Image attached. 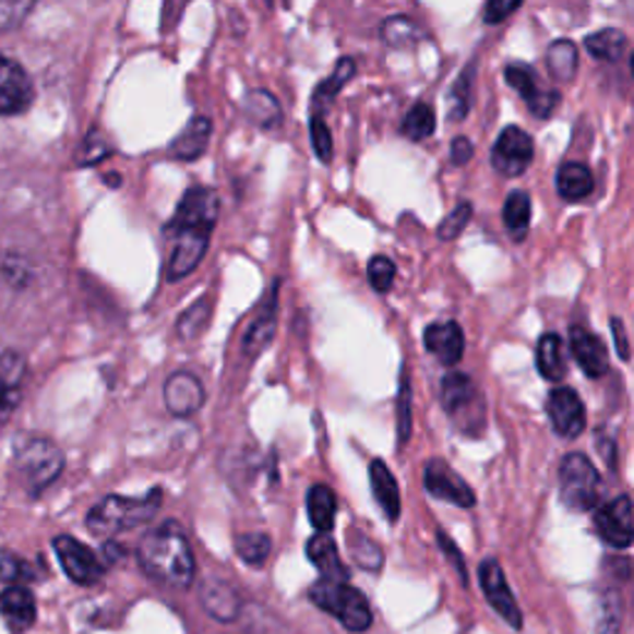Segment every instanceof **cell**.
<instances>
[{
    "instance_id": "cell-1",
    "label": "cell",
    "mask_w": 634,
    "mask_h": 634,
    "mask_svg": "<svg viewBox=\"0 0 634 634\" xmlns=\"http://www.w3.org/2000/svg\"><path fill=\"white\" fill-rule=\"evenodd\" d=\"M218 218V194L214 189L194 187L183 194L181 204L167 226L171 241L167 278L181 280L199 268L208 251L211 234Z\"/></svg>"
},
{
    "instance_id": "cell-2",
    "label": "cell",
    "mask_w": 634,
    "mask_h": 634,
    "mask_svg": "<svg viewBox=\"0 0 634 634\" xmlns=\"http://www.w3.org/2000/svg\"><path fill=\"white\" fill-rule=\"evenodd\" d=\"M140 565L152 581L169 587H189L196 575L194 550L179 523H164L142 540L136 550Z\"/></svg>"
},
{
    "instance_id": "cell-3",
    "label": "cell",
    "mask_w": 634,
    "mask_h": 634,
    "mask_svg": "<svg viewBox=\"0 0 634 634\" xmlns=\"http://www.w3.org/2000/svg\"><path fill=\"white\" fill-rule=\"evenodd\" d=\"M162 505V491L154 489L152 493L140 495V499H127V495H107L99 501L87 516V528L95 536H115V533L130 530L149 523Z\"/></svg>"
},
{
    "instance_id": "cell-4",
    "label": "cell",
    "mask_w": 634,
    "mask_h": 634,
    "mask_svg": "<svg viewBox=\"0 0 634 634\" xmlns=\"http://www.w3.org/2000/svg\"><path fill=\"white\" fill-rule=\"evenodd\" d=\"M441 407L452 424L466 436H481L486 429V402L471 376L452 372L441 382Z\"/></svg>"
},
{
    "instance_id": "cell-5",
    "label": "cell",
    "mask_w": 634,
    "mask_h": 634,
    "mask_svg": "<svg viewBox=\"0 0 634 634\" xmlns=\"http://www.w3.org/2000/svg\"><path fill=\"white\" fill-rule=\"evenodd\" d=\"M310 600L320 610L339 620L345 630L367 632L372 627L370 602H367V597L360 590L347 585V581H325V577H320V583L312 585Z\"/></svg>"
},
{
    "instance_id": "cell-6",
    "label": "cell",
    "mask_w": 634,
    "mask_h": 634,
    "mask_svg": "<svg viewBox=\"0 0 634 634\" xmlns=\"http://www.w3.org/2000/svg\"><path fill=\"white\" fill-rule=\"evenodd\" d=\"M15 471L21 474L25 489L33 495L43 493L65 468V454L48 439H27L15 448Z\"/></svg>"
},
{
    "instance_id": "cell-7",
    "label": "cell",
    "mask_w": 634,
    "mask_h": 634,
    "mask_svg": "<svg viewBox=\"0 0 634 634\" xmlns=\"http://www.w3.org/2000/svg\"><path fill=\"white\" fill-rule=\"evenodd\" d=\"M600 499V474L585 454H567L560 462V501L570 511H593Z\"/></svg>"
},
{
    "instance_id": "cell-8",
    "label": "cell",
    "mask_w": 634,
    "mask_h": 634,
    "mask_svg": "<svg viewBox=\"0 0 634 634\" xmlns=\"http://www.w3.org/2000/svg\"><path fill=\"white\" fill-rule=\"evenodd\" d=\"M533 154H536V146H533L530 134L521 127L511 124L499 134L493 149H491V164L493 169L503 174V177H521L523 171L530 167Z\"/></svg>"
},
{
    "instance_id": "cell-9",
    "label": "cell",
    "mask_w": 634,
    "mask_h": 634,
    "mask_svg": "<svg viewBox=\"0 0 634 634\" xmlns=\"http://www.w3.org/2000/svg\"><path fill=\"white\" fill-rule=\"evenodd\" d=\"M55 555H58L62 570L70 577L72 583L77 585H95L103 581L105 575V565L99 563V558L92 553V550L80 543L77 538L70 536H58L52 540Z\"/></svg>"
},
{
    "instance_id": "cell-10",
    "label": "cell",
    "mask_w": 634,
    "mask_h": 634,
    "mask_svg": "<svg viewBox=\"0 0 634 634\" xmlns=\"http://www.w3.org/2000/svg\"><path fill=\"white\" fill-rule=\"evenodd\" d=\"M35 99L33 80L21 62L0 55V117H15L31 109Z\"/></svg>"
},
{
    "instance_id": "cell-11",
    "label": "cell",
    "mask_w": 634,
    "mask_h": 634,
    "mask_svg": "<svg viewBox=\"0 0 634 634\" xmlns=\"http://www.w3.org/2000/svg\"><path fill=\"white\" fill-rule=\"evenodd\" d=\"M595 530L612 548H630L634 543V511L627 495L595 511Z\"/></svg>"
},
{
    "instance_id": "cell-12",
    "label": "cell",
    "mask_w": 634,
    "mask_h": 634,
    "mask_svg": "<svg viewBox=\"0 0 634 634\" xmlns=\"http://www.w3.org/2000/svg\"><path fill=\"white\" fill-rule=\"evenodd\" d=\"M479 581H481V590L489 600L491 608L501 614V618L511 624L513 630L523 627V612L518 608L516 597H513L509 583H505L503 567L499 565V560H483L479 567Z\"/></svg>"
},
{
    "instance_id": "cell-13",
    "label": "cell",
    "mask_w": 634,
    "mask_h": 634,
    "mask_svg": "<svg viewBox=\"0 0 634 634\" xmlns=\"http://www.w3.org/2000/svg\"><path fill=\"white\" fill-rule=\"evenodd\" d=\"M505 82H509V85L516 89L523 99H526L528 109L538 119H548L560 105V92L540 87L536 70L523 65V62H513V65L505 68Z\"/></svg>"
},
{
    "instance_id": "cell-14",
    "label": "cell",
    "mask_w": 634,
    "mask_h": 634,
    "mask_svg": "<svg viewBox=\"0 0 634 634\" xmlns=\"http://www.w3.org/2000/svg\"><path fill=\"white\" fill-rule=\"evenodd\" d=\"M546 411L558 436L577 439L583 434V429L587 424V415H585L583 399L577 397V392L567 387H555L548 394Z\"/></svg>"
},
{
    "instance_id": "cell-15",
    "label": "cell",
    "mask_w": 634,
    "mask_h": 634,
    "mask_svg": "<svg viewBox=\"0 0 634 634\" xmlns=\"http://www.w3.org/2000/svg\"><path fill=\"white\" fill-rule=\"evenodd\" d=\"M424 486L439 501L462 505V509H471V505H476V493L468 489V483L444 462V458H431L424 466Z\"/></svg>"
},
{
    "instance_id": "cell-16",
    "label": "cell",
    "mask_w": 634,
    "mask_h": 634,
    "mask_svg": "<svg viewBox=\"0 0 634 634\" xmlns=\"http://www.w3.org/2000/svg\"><path fill=\"white\" fill-rule=\"evenodd\" d=\"M206 390L196 374L174 372L164 384V404L174 417H191L204 407Z\"/></svg>"
},
{
    "instance_id": "cell-17",
    "label": "cell",
    "mask_w": 634,
    "mask_h": 634,
    "mask_svg": "<svg viewBox=\"0 0 634 634\" xmlns=\"http://www.w3.org/2000/svg\"><path fill=\"white\" fill-rule=\"evenodd\" d=\"M570 352H573L577 364L583 367L587 376H602L610 370L608 347H605L600 337L587 333L581 325L570 327Z\"/></svg>"
},
{
    "instance_id": "cell-18",
    "label": "cell",
    "mask_w": 634,
    "mask_h": 634,
    "mask_svg": "<svg viewBox=\"0 0 634 634\" xmlns=\"http://www.w3.org/2000/svg\"><path fill=\"white\" fill-rule=\"evenodd\" d=\"M427 350L444 367H456L464 357L466 337L458 323H434L424 330Z\"/></svg>"
},
{
    "instance_id": "cell-19",
    "label": "cell",
    "mask_w": 634,
    "mask_h": 634,
    "mask_svg": "<svg viewBox=\"0 0 634 634\" xmlns=\"http://www.w3.org/2000/svg\"><path fill=\"white\" fill-rule=\"evenodd\" d=\"M0 618L8 624L11 632H25L35 624L38 608H35V597L23 585H8L0 593Z\"/></svg>"
},
{
    "instance_id": "cell-20",
    "label": "cell",
    "mask_w": 634,
    "mask_h": 634,
    "mask_svg": "<svg viewBox=\"0 0 634 634\" xmlns=\"http://www.w3.org/2000/svg\"><path fill=\"white\" fill-rule=\"evenodd\" d=\"M370 483H372L374 499L376 503H380L384 516H387L392 523H397L402 516V493H399L397 479H394V474L390 471V466L380 462V458H374L370 466Z\"/></svg>"
},
{
    "instance_id": "cell-21",
    "label": "cell",
    "mask_w": 634,
    "mask_h": 634,
    "mask_svg": "<svg viewBox=\"0 0 634 634\" xmlns=\"http://www.w3.org/2000/svg\"><path fill=\"white\" fill-rule=\"evenodd\" d=\"M211 140V119L208 117H194L187 124L177 140L169 146V156L177 162H196L199 156H204L208 149Z\"/></svg>"
},
{
    "instance_id": "cell-22",
    "label": "cell",
    "mask_w": 634,
    "mask_h": 634,
    "mask_svg": "<svg viewBox=\"0 0 634 634\" xmlns=\"http://www.w3.org/2000/svg\"><path fill=\"white\" fill-rule=\"evenodd\" d=\"M306 553L312 563L318 565L320 575H323L325 581H347V577H350L347 567L343 565V560H339L337 546L327 538V533H318V536H312L306 546Z\"/></svg>"
},
{
    "instance_id": "cell-23",
    "label": "cell",
    "mask_w": 634,
    "mask_h": 634,
    "mask_svg": "<svg viewBox=\"0 0 634 634\" xmlns=\"http://www.w3.org/2000/svg\"><path fill=\"white\" fill-rule=\"evenodd\" d=\"M536 364H538V372L543 374L548 382L565 380L567 357H565L563 337L555 333H546L543 337H540L536 347Z\"/></svg>"
},
{
    "instance_id": "cell-24",
    "label": "cell",
    "mask_w": 634,
    "mask_h": 634,
    "mask_svg": "<svg viewBox=\"0 0 634 634\" xmlns=\"http://www.w3.org/2000/svg\"><path fill=\"white\" fill-rule=\"evenodd\" d=\"M555 187H558V194L563 196L565 201H583V199L590 196L593 189H595L593 171L587 169L585 164L565 162L563 167L558 169Z\"/></svg>"
},
{
    "instance_id": "cell-25",
    "label": "cell",
    "mask_w": 634,
    "mask_h": 634,
    "mask_svg": "<svg viewBox=\"0 0 634 634\" xmlns=\"http://www.w3.org/2000/svg\"><path fill=\"white\" fill-rule=\"evenodd\" d=\"M308 518L318 533H330L337 516V495L325 483H315L308 491Z\"/></svg>"
},
{
    "instance_id": "cell-26",
    "label": "cell",
    "mask_w": 634,
    "mask_h": 634,
    "mask_svg": "<svg viewBox=\"0 0 634 634\" xmlns=\"http://www.w3.org/2000/svg\"><path fill=\"white\" fill-rule=\"evenodd\" d=\"M201 600H204V608L220 622L234 620L238 610H241V602H238V595L231 585L226 583H206L204 590H201Z\"/></svg>"
},
{
    "instance_id": "cell-27",
    "label": "cell",
    "mask_w": 634,
    "mask_h": 634,
    "mask_svg": "<svg viewBox=\"0 0 634 634\" xmlns=\"http://www.w3.org/2000/svg\"><path fill=\"white\" fill-rule=\"evenodd\" d=\"M246 112L251 117L253 124H259L261 130H275L283 122V109L271 92L253 89L246 99Z\"/></svg>"
},
{
    "instance_id": "cell-28",
    "label": "cell",
    "mask_w": 634,
    "mask_h": 634,
    "mask_svg": "<svg viewBox=\"0 0 634 634\" xmlns=\"http://www.w3.org/2000/svg\"><path fill=\"white\" fill-rule=\"evenodd\" d=\"M585 48L597 60L614 62L622 58L624 48H627V38H624V33L618 31V27H602V31L587 35Z\"/></svg>"
},
{
    "instance_id": "cell-29",
    "label": "cell",
    "mask_w": 634,
    "mask_h": 634,
    "mask_svg": "<svg viewBox=\"0 0 634 634\" xmlns=\"http://www.w3.org/2000/svg\"><path fill=\"white\" fill-rule=\"evenodd\" d=\"M503 224L509 228V236L513 241H523L528 236L530 228V199L526 191H513V194L505 199L503 206Z\"/></svg>"
},
{
    "instance_id": "cell-30",
    "label": "cell",
    "mask_w": 634,
    "mask_h": 634,
    "mask_svg": "<svg viewBox=\"0 0 634 634\" xmlns=\"http://www.w3.org/2000/svg\"><path fill=\"white\" fill-rule=\"evenodd\" d=\"M355 60L352 58H343L337 62V68L333 75H330L323 85L315 89V97H312V115L323 117V107L333 103V99L339 95V89H343L347 82L352 80L355 75Z\"/></svg>"
},
{
    "instance_id": "cell-31",
    "label": "cell",
    "mask_w": 634,
    "mask_h": 634,
    "mask_svg": "<svg viewBox=\"0 0 634 634\" xmlns=\"http://www.w3.org/2000/svg\"><path fill=\"white\" fill-rule=\"evenodd\" d=\"M548 70L558 82H573L577 75V48L570 40H555L548 48Z\"/></svg>"
},
{
    "instance_id": "cell-32",
    "label": "cell",
    "mask_w": 634,
    "mask_h": 634,
    "mask_svg": "<svg viewBox=\"0 0 634 634\" xmlns=\"http://www.w3.org/2000/svg\"><path fill=\"white\" fill-rule=\"evenodd\" d=\"M382 38L390 48H415L424 38V31L407 15H394L382 25Z\"/></svg>"
},
{
    "instance_id": "cell-33",
    "label": "cell",
    "mask_w": 634,
    "mask_h": 634,
    "mask_svg": "<svg viewBox=\"0 0 634 634\" xmlns=\"http://www.w3.org/2000/svg\"><path fill=\"white\" fill-rule=\"evenodd\" d=\"M275 337V298L271 302V308L263 310L261 318L253 320V325L248 327V333L243 337V352L246 355H261L265 347L271 345V339Z\"/></svg>"
},
{
    "instance_id": "cell-34",
    "label": "cell",
    "mask_w": 634,
    "mask_h": 634,
    "mask_svg": "<svg viewBox=\"0 0 634 634\" xmlns=\"http://www.w3.org/2000/svg\"><path fill=\"white\" fill-rule=\"evenodd\" d=\"M434 130H436V117H434V109H431L427 103H417L402 122V134L411 142L427 140V136L434 134Z\"/></svg>"
},
{
    "instance_id": "cell-35",
    "label": "cell",
    "mask_w": 634,
    "mask_h": 634,
    "mask_svg": "<svg viewBox=\"0 0 634 634\" xmlns=\"http://www.w3.org/2000/svg\"><path fill=\"white\" fill-rule=\"evenodd\" d=\"M236 553L248 565H263L271 555V538L265 533H238L236 536Z\"/></svg>"
},
{
    "instance_id": "cell-36",
    "label": "cell",
    "mask_w": 634,
    "mask_h": 634,
    "mask_svg": "<svg viewBox=\"0 0 634 634\" xmlns=\"http://www.w3.org/2000/svg\"><path fill=\"white\" fill-rule=\"evenodd\" d=\"M471 72L474 65H468L462 77L456 80V85L452 87V97H448V117L454 122H462V119L468 115V107H471Z\"/></svg>"
},
{
    "instance_id": "cell-37",
    "label": "cell",
    "mask_w": 634,
    "mask_h": 634,
    "mask_svg": "<svg viewBox=\"0 0 634 634\" xmlns=\"http://www.w3.org/2000/svg\"><path fill=\"white\" fill-rule=\"evenodd\" d=\"M208 318H211V306H208L206 298H201L179 318V335L183 339L199 337L201 333H204Z\"/></svg>"
},
{
    "instance_id": "cell-38",
    "label": "cell",
    "mask_w": 634,
    "mask_h": 634,
    "mask_svg": "<svg viewBox=\"0 0 634 634\" xmlns=\"http://www.w3.org/2000/svg\"><path fill=\"white\" fill-rule=\"evenodd\" d=\"M471 214H474V208L471 204H458L452 214H448L444 220H441L439 228H436V236L441 238V241H454V238H458L464 234V228L468 226V220H471Z\"/></svg>"
},
{
    "instance_id": "cell-39",
    "label": "cell",
    "mask_w": 634,
    "mask_h": 634,
    "mask_svg": "<svg viewBox=\"0 0 634 634\" xmlns=\"http://www.w3.org/2000/svg\"><path fill=\"white\" fill-rule=\"evenodd\" d=\"M397 429H399V444H407L411 434V387H409L407 372H402V382H399Z\"/></svg>"
},
{
    "instance_id": "cell-40",
    "label": "cell",
    "mask_w": 634,
    "mask_h": 634,
    "mask_svg": "<svg viewBox=\"0 0 634 634\" xmlns=\"http://www.w3.org/2000/svg\"><path fill=\"white\" fill-rule=\"evenodd\" d=\"M367 275H370V283L376 292H387L394 285V278H397V268L387 255H374L367 265Z\"/></svg>"
},
{
    "instance_id": "cell-41",
    "label": "cell",
    "mask_w": 634,
    "mask_h": 634,
    "mask_svg": "<svg viewBox=\"0 0 634 634\" xmlns=\"http://www.w3.org/2000/svg\"><path fill=\"white\" fill-rule=\"evenodd\" d=\"M352 558L360 563V567L364 570H380L384 563V553L382 548L370 540L362 533H357V540L352 543Z\"/></svg>"
},
{
    "instance_id": "cell-42",
    "label": "cell",
    "mask_w": 634,
    "mask_h": 634,
    "mask_svg": "<svg viewBox=\"0 0 634 634\" xmlns=\"http://www.w3.org/2000/svg\"><path fill=\"white\" fill-rule=\"evenodd\" d=\"M35 0H0V33L13 31L33 11Z\"/></svg>"
},
{
    "instance_id": "cell-43",
    "label": "cell",
    "mask_w": 634,
    "mask_h": 634,
    "mask_svg": "<svg viewBox=\"0 0 634 634\" xmlns=\"http://www.w3.org/2000/svg\"><path fill=\"white\" fill-rule=\"evenodd\" d=\"M310 136H312V146H315L318 159L325 164L333 159V134H330L323 117H318V115L310 117Z\"/></svg>"
},
{
    "instance_id": "cell-44",
    "label": "cell",
    "mask_w": 634,
    "mask_h": 634,
    "mask_svg": "<svg viewBox=\"0 0 634 634\" xmlns=\"http://www.w3.org/2000/svg\"><path fill=\"white\" fill-rule=\"evenodd\" d=\"M27 575H31V570L23 558H17L11 550H0V583L15 585L17 581H25Z\"/></svg>"
},
{
    "instance_id": "cell-45",
    "label": "cell",
    "mask_w": 634,
    "mask_h": 634,
    "mask_svg": "<svg viewBox=\"0 0 634 634\" xmlns=\"http://www.w3.org/2000/svg\"><path fill=\"white\" fill-rule=\"evenodd\" d=\"M25 374H27V364L23 360V355L11 352V350L0 355V376H3L8 384H13V387L21 390Z\"/></svg>"
},
{
    "instance_id": "cell-46",
    "label": "cell",
    "mask_w": 634,
    "mask_h": 634,
    "mask_svg": "<svg viewBox=\"0 0 634 634\" xmlns=\"http://www.w3.org/2000/svg\"><path fill=\"white\" fill-rule=\"evenodd\" d=\"M523 5V0H489L486 3V11L483 17L489 25H499L503 21H509V17L518 11Z\"/></svg>"
},
{
    "instance_id": "cell-47",
    "label": "cell",
    "mask_w": 634,
    "mask_h": 634,
    "mask_svg": "<svg viewBox=\"0 0 634 634\" xmlns=\"http://www.w3.org/2000/svg\"><path fill=\"white\" fill-rule=\"evenodd\" d=\"M436 540H439V548L444 550V555L452 560V565H454V570L458 573V577H462V583L466 585L468 583V573H466V560H464V555H462V550L456 548V543L452 538L446 536L444 530H436Z\"/></svg>"
},
{
    "instance_id": "cell-48",
    "label": "cell",
    "mask_w": 634,
    "mask_h": 634,
    "mask_svg": "<svg viewBox=\"0 0 634 634\" xmlns=\"http://www.w3.org/2000/svg\"><path fill=\"white\" fill-rule=\"evenodd\" d=\"M17 404H21V390L8 384L3 376H0V424H5V421L13 417Z\"/></svg>"
},
{
    "instance_id": "cell-49",
    "label": "cell",
    "mask_w": 634,
    "mask_h": 634,
    "mask_svg": "<svg viewBox=\"0 0 634 634\" xmlns=\"http://www.w3.org/2000/svg\"><path fill=\"white\" fill-rule=\"evenodd\" d=\"M474 159V144L466 140V136H456L452 142V162L456 167H466L468 162Z\"/></svg>"
},
{
    "instance_id": "cell-50",
    "label": "cell",
    "mask_w": 634,
    "mask_h": 634,
    "mask_svg": "<svg viewBox=\"0 0 634 634\" xmlns=\"http://www.w3.org/2000/svg\"><path fill=\"white\" fill-rule=\"evenodd\" d=\"M610 327H612V335H614V347H618V355L622 357V360H630V345H627V335H624L622 320L612 318Z\"/></svg>"
},
{
    "instance_id": "cell-51",
    "label": "cell",
    "mask_w": 634,
    "mask_h": 634,
    "mask_svg": "<svg viewBox=\"0 0 634 634\" xmlns=\"http://www.w3.org/2000/svg\"><path fill=\"white\" fill-rule=\"evenodd\" d=\"M597 441H600V448H602L605 458H608L610 468H614V464H618V452H614V444L610 439H605V434H597Z\"/></svg>"
},
{
    "instance_id": "cell-52",
    "label": "cell",
    "mask_w": 634,
    "mask_h": 634,
    "mask_svg": "<svg viewBox=\"0 0 634 634\" xmlns=\"http://www.w3.org/2000/svg\"><path fill=\"white\" fill-rule=\"evenodd\" d=\"M622 5L627 13H634V0H622Z\"/></svg>"
},
{
    "instance_id": "cell-53",
    "label": "cell",
    "mask_w": 634,
    "mask_h": 634,
    "mask_svg": "<svg viewBox=\"0 0 634 634\" xmlns=\"http://www.w3.org/2000/svg\"><path fill=\"white\" fill-rule=\"evenodd\" d=\"M630 70H632V75H634V55H632V62H630Z\"/></svg>"
},
{
    "instance_id": "cell-54",
    "label": "cell",
    "mask_w": 634,
    "mask_h": 634,
    "mask_svg": "<svg viewBox=\"0 0 634 634\" xmlns=\"http://www.w3.org/2000/svg\"><path fill=\"white\" fill-rule=\"evenodd\" d=\"M265 3H273V0H265Z\"/></svg>"
}]
</instances>
